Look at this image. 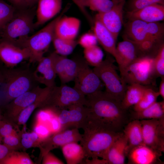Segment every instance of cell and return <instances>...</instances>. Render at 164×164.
<instances>
[{
  "label": "cell",
  "mask_w": 164,
  "mask_h": 164,
  "mask_svg": "<svg viewBox=\"0 0 164 164\" xmlns=\"http://www.w3.org/2000/svg\"><path fill=\"white\" fill-rule=\"evenodd\" d=\"M89 115L98 124L109 130L123 132L129 115L121 103L101 90L86 96Z\"/></svg>",
  "instance_id": "6da1fadb"
},
{
  "label": "cell",
  "mask_w": 164,
  "mask_h": 164,
  "mask_svg": "<svg viewBox=\"0 0 164 164\" xmlns=\"http://www.w3.org/2000/svg\"><path fill=\"white\" fill-rule=\"evenodd\" d=\"M84 130L80 144L85 152V159L101 158L105 160L112 144L123 134L104 128L97 123L88 114L82 128Z\"/></svg>",
  "instance_id": "7a4b0ae2"
},
{
  "label": "cell",
  "mask_w": 164,
  "mask_h": 164,
  "mask_svg": "<svg viewBox=\"0 0 164 164\" xmlns=\"http://www.w3.org/2000/svg\"><path fill=\"white\" fill-rule=\"evenodd\" d=\"M2 81L0 86V104L5 105L37 85L28 70L9 68L1 72Z\"/></svg>",
  "instance_id": "3957f363"
},
{
  "label": "cell",
  "mask_w": 164,
  "mask_h": 164,
  "mask_svg": "<svg viewBox=\"0 0 164 164\" xmlns=\"http://www.w3.org/2000/svg\"><path fill=\"white\" fill-rule=\"evenodd\" d=\"M35 13L30 8L17 10L2 31V40L23 48L24 44L35 28Z\"/></svg>",
  "instance_id": "277c9868"
},
{
  "label": "cell",
  "mask_w": 164,
  "mask_h": 164,
  "mask_svg": "<svg viewBox=\"0 0 164 164\" xmlns=\"http://www.w3.org/2000/svg\"><path fill=\"white\" fill-rule=\"evenodd\" d=\"M68 9V7L65 9L59 15L36 33L29 36L26 41L23 47L27 48L30 52V56L29 60L30 63L38 62L44 56L52 42L57 22Z\"/></svg>",
  "instance_id": "5b68a950"
},
{
  "label": "cell",
  "mask_w": 164,
  "mask_h": 164,
  "mask_svg": "<svg viewBox=\"0 0 164 164\" xmlns=\"http://www.w3.org/2000/svg\"><path fill=\"white\" fill-rule=\"evenodd\" d=\"M93 70L104 84L105 92L121 103L127 85L119 76L112 61L106 59Z\"/></svg>",
  "instance_id": "8992f818"
},
{
  "label": "cell",
  "mask_w": 164,
  "mask_h": 164,
  "mask_svg": "<svg viewBox=\"0 0 164 164\" xmlns=\"http://www.w3.org/2000/svg\"><path fill=\"white\" fill-rule=\"evenodd\" d=\"M154 58L147 56L137 58L128 67L121 77L127 85L136 83L149 86L155 84L157 76Z\"/></svg>",
  "instance_id": "52a82bcc"
},
{
  "label": "cell",
  "mask_w": 164,
  "mask_h": 164,
  "mask_svg": "<svg viewBox=\"0 0 164 164\" xmlns=\"http://www.w3.org/2000/svg\"><path fill=\"white\" fill-rule=\"evenodd\" d=\"M77 104L86 106V96L74 87L69 86L66 84H61L60 86L55 85L52 88L47 107L58 109H67Z\"/></svg>",
  "instance_id": "ba28073f"
},
{
  "label": "cell",
  "mask_w": 164,
  "mask_h": 164,
  "mask_svg": "<svg viewBox=\"0 0 164 164\" xmlns=\"http://www.w3.org/2000/svg\"><path fill=\"white\" fill-rule=\"evenodd\" d=\"M73 80V87L86 96L101 90V81L85 60H79L78 70Z\"/></svg>",
  "instance_id": "9c48e42d"
},
{
  "label": "cell",
  "mask_w": 164,
  "mask_h": 164,
  "mask_svg": "<svg viewBox=\"0 0 164 164\" xmlns=\"http://www.w3.org/2000/svg\"><path fill=\"white\" fill-rule=\"evenodd\" d=\"M144 144L161 153L164 152V117L140 120Z\"/></svg>",
  "instance_id": "30bf717a"
},
{
  "label": "cell",
  "mask_w": 164,
  "mask_h": 164,
  "mask_svg": "<svg viewBox=\"0 0 164 164\" xmlns=\"http://www.w3.org/2000/svg\"><path fill=\"white\" fill-rule=\"evenodd\" d=\"M88 108L81 104L73 105L67 109H57L56 117L63 130L69 128H82L87 119Z\"/></svg>",
  "instance_id": "8fae6325"
},
{
  "label": "cell",
  "mask_w": 164,
  "mask_h": 164,
  "mask_svg": "<svg viewBox=\"0 0 164 164\" xmlns=\"http://www.w3.org/2000/svg\"><path fill=\"white\" fill-rule=\"evenodd\" d=\"M43 89L37 85L5 105V115L6 119L5 120L10 123L17 122L19 114L34 101Z\"/></svg>",
  "instance_id": "7c38bea8"
},
{
  "label": "cell",
  "mask_w": 164,
  "mask_h": 164,
  "mask_svg": "<svg viewBox=\"0 0 164 164\" xmlns=\"http://www.w3.org/2000/svg\"><path fill=\"white\" fill-rule=\"evenodd\" d=\"M83 134L76 128L67 129L51 135L42 142L39 148L40 151L41 159L45 154L52 150L71 142H80Z\"/></svg>",
  "instance_id": "4fadbf2b"
},
{
  "label": "cell",
  "mask_w": 164,
  "mask_h": 164,
  "mask_svg": "<svg viewBox=\"0 0 164 164\" xmlns=\"http://www.w3.org/2000/svg\"><path fill=\"white\" fill-rule=\"evenodd\" d=\"M125 2L114 4L109 11L97 13L95 19L100 22L117 40L123 24V9Z\"/></svg>",
  "instance_id": "5bb4252c"
},
{
  "label": "cell",
  "mask_w": 164,
  "mask_h": 164,
  "mask_svg": "<svg viewBox=\"0 0 164 164\" xmlns=\"http://www.w3.org/2000/svg\"><path fill=\"white\" fill-rule=\"evenodd\" d=\"M30 56V52L26 48L5 41H0V60L8 68H14L24 60H29Z\"/></svg>",
  "instance_id": "9a60e30c"
},
{
  "label": "cell",
  "mask_w": 164,
  "mask_h": 164,
  "mask_svg": "<svg viewBox=\"0 0 164 164\" xmlns=\"http://www.w3.org/2000/svg\"><path fill=\"white\" fill-rule=\"evenodd\" d=\"M162 155V153L143 144L132 149L127 156L128 164H156L163 163L160 159Z\"/></svg>",
  "instance_id": "2e32d148"
},
{
  "label": "cell",
  "mask_w": 164,
  "mask_h": 164,
  "mask_svg": "<svg viewBox=\"0 0 164 164\" xmlns=\"http://www.w3.org/2000/svg\"><path fill=\"white\" fill-rule=\"evenodd\" d=\"M38 63V66L33 72L35 80L46 87H54L56 74L53 65V53L47 56H43Z\"/></svg>",
  "instance_id": "e0dca14e"
},
{
  "label": "cell",
  "mask_w": 164,
  "mask_h": 164,
  "mask_svg": "<svg viewBox=\"0 0 164 164\" xmlns=\"http://www.w3.org/2000/svg\"><path fill=\"white\" fill-rule=\"evenodd\" d=\"M138 57L136 48L132 42L126 39L118 43L115 58L118 64L121 77L128 67Z\"/></svg>",
  "instance_id": "ac0fdd59"
},
{
  "label": "cell",
  "mask_w": 164,
  "mask_h": 164,
  "mask_svg": "<svg viewBox=\"0 0 164 164\" xmlns=\"http://www.w3.org/2000/svg\"><path fill=\"white\" fill-rule=\"evenodd\" d=\"M35 28L41 26L54 18L60 11L62 0H39L37 3Z\"/></svg>",
  "instance_id": "d6986e66"
},
{
  "label": "cell",
  "mask_w": 164,
  "mask_h": 164,
  "mask_svg": "<svg viewBox=\"0 0 164 164\" xmlns=\"http://www.w3.org/2000/svg\"><path fill=\"white\" fill-rule=\"evenodd\" d=\"M129 20L137 19L147 23L160 22L164 19V5L154 4L142 9L127 12Z\"/></svg>",
  "instance_id": "ffe728a7"
},
{
  "label": "cell",
  "mask_w": 164,
  "mask_h": 164,
  "mask_svg": "<svg viewBox=\"0 0 164 164\" xmlns=\"http://www.w3.org/2000/svg\"><path fill=\"white\" fill-rule=\"evenodd\" d=\"M80 26V21L73 17L62 16L57 22L55 27V34L63 39H75Z\"/></svg>",
  "instance_id": "44dd1931"
},
{
  "label": "cell",
  "mask_w": 164,
  "mask_h": 164,
  "mask_svg": "<svg viewBox=\"0 0 164 164\" xmlns=\"http://www.w3.org/2000/svg\"><path fill=\"white\" fill-rule=\"evenodd\" d=\"M94 33L97 42L104 50L115 58L116 40L111 33L100 22L96 19L94 22Z\"/></svg>",
  "instance_id": "7402d4cb"
},
{
  "label": "cell",
  "mask_w": 164,
  "mask_h": 164,
  "mask_svg": "<svg viewBox=\"0 0 164 164\" xmlns=\"http://www.w3.org/2000/svg\"><path fill=\"white\" fill-rule=\"evenodd\" d=\"M128 153L127 142L123 133L109 148L105 160L108 164H124Z\"/></svg>",
  "instance_id": "603a6c76"
},
{
  "label": "cell",
  "mask_w": 164,
  "mask_h": 164,
  "mask_svg": "<svg viewBox=\"0 0 164 164\" xmlns=\"http://www.w3.org/2000/svg\"><path fill=\"white\" fill-rule=\"evenodd\" d=\"M53 87H46L43 88V91L34 101L21 112L17 120L18 125H25L36 109L48 106Z\"/></svg>",
  "instance_id": "cb8c5ba5"
},
{
  "label": "cell",
  "mask_w": 164,
  "mask_h": 164,
  "mask_svg": "<svg viewBox=\"0 0 164 164\" xmlns=\"http://www.w3.org/2000/svg\"><path fill=\"white\" fill-rule=\"evenodd\" d=\"M147 23L139 19L129 20L125 26L124 39L138 43L146 39Z\"/></svg>",
  "instance_id": "d4e9b609"
},
{
  "label": "cell",
  "mask_w": 164,
  "mask_h": 164,
  "mask_svg": "<svg viewBox=\"0 0 164 164\" xmlns=\"http://www.w3.org/2000/svg\"><path fill=\"white\" fill-rule=\"evenodd\" d=\"M123 132L127 140L128 153L133 147L145 144L140 120L134 119L129 122L124 127Z\"/></svg>",
  "instance_id": "484cf974"
},
{
  "label": "cell",
  "mask_w": 164,
  "mask_h": 164,
  "mask_svg": "<svg viewBox=\"0 0 164 164\" xmlns=\"http://www.w3.org/2000/svg\"><path fill=\"white\" fill-rule=\"evenodd\" d=\"M149 86L136 83L127 85L121 102L122 107L127 110L137 104L142 98L146 89Z\"/></svg>",
  "instance_id": "4316f807"
},
{
  "label": "cell",
  "mask_w": 164,
  "mask_h": 164,
  "mask_svg": "<svg viewBox=\"0 0 164 164\" xmlns=\"http://www.w3.org/2000/svg\"><path fill=\"white\" fill-rule=\"evenodd\" d=\"M61 148L67 164H82L85 159L84 149L77 142H70Z\"/></svg>",
  "instance_id": "83f0119b"
},
{
  "label": "cell",
  "mask_w": 164,
  "mask_h": 164,
  "mask_svg": "<svg viewBox=\"0 0 164 164\" xmlns=\"http://www.w3.org/2000/svg\"><path fill=\"white\" fill-rule=\"evenodd\" d=\"M163 40L147 38L138 43H134L138 57H149L154 58L164 44Z\"/></svg>",
  "instance_id": "f1b7e54d"
},
{
  "label": "cell",
  "mask_w": 164,
  "mask_h": 164,
  "mask_svg": "<svg viewBox=\"0 0 164 164\" xmlns=\"http://www.w3.org/2000/svg\"><path fill=\"white\" fill-rule=\"evenodd\" d=\"M133 120H139L159 118L164 117V101H156L148 107L138 111H134L131 114Z\"/></svg>",
  "instance_id": "f546056e"
},
{
  "label": "cell",
  "mask_w": 164,
  "mask_h": 164,
  "mask_svg": "<svg viewBox=\"0 0 164 164\" xmlns=\"http://www.w3.org/2000/svg\"><path fill=\"white\" fill-rule=\"evenodd\" d=\"M52 42L57 54L66 56L70 54L78 44L75 39H68L59 37L54 35Z\"/></svg>",
  "instance_id": "4dcf8cb0"
},
{
  "label": "cell",
  "mask_w": 164,
  "mask_h": 164,
  "mask_svg": "<svg viewBox=\"0 0 164 164\" xmlns=\"http://www.w3.org/2000/svg\"><path fill=\"white\" fill-rule=\"evenodd\" d=\"M79 63V60H73L65 57L63 73L60 80L61 84H66L74 80L78 70Z\"/></svg>",
  "instance_id": "1f68e13d"
},
{
  "label": "cell",
  "mask_w": 164,
  "mask_h": 164,
  "mask_svg": "<svg viewBox=\"0 0 164 164\" xmlns=\"http://www.w3.org/2000/svg\"><path fill=\"white\" fill-rule=\"evenodd\" d=\"M84 54L87 63L94 67L99 65L103 60V52L97 45L84 49Z\"/></svg>",
  "instance_id": "d6a6232c"
},
{
  "label": "cell",
  "mask_w": 164,
  "mask_h": 164,
  "mask_svg": "<svg viewBox=\"0 0 164 164\" xmlns=\"http://www.w3.org/2000/svg\"><path fill=\"white\" fill-rule=\"evenodd\" d=\"M159 95L158 91H155L149 87H148L139 101L133 106L134 111H138L148 107L156 101Z\"/></svg>",
  "instance_id": "836d02e7"
},
{
  "label": "cell",
  "mask_w": 164,
  "mask_h": 164,
  "mask_svg": "<svg viewBox=\"0 0 164 164\" xmlns=\"http://www.w3.org/2000/svg\"><path fill=\"white\" fill-rule=\"evenodd\" d=\"M29 155L25 152L11 151L1 164H33Z\"/></svg>",
  "instance_id": "e575fe53"
},
{
  "label": "cell",
  "mask_w": 164,
  "mask_h": 164,
  "mask_svg": "<svg viewBox=\"0 0 164 164\" xmlns=\"http://www.w3.org/2000/svg\"><path fill=\"white\" fill-rule=\"evenodd\" d=\"M16 10L12 5L0 0V31L12 19Z\"/></svg>",
  "instance_id": "d590c367"
},
{
  "label": "cell",
  "mask_w": 164,
  "mask_h": 164,
  "mask_svg": "<svg viewBox=\"0 0 164 164\" xmlns=\"http://www.w3.org/2000/svg\"><path fill=\"white\" fill-rule=\"evenodd\" d=\"M20 134L22 148L26 149L32 147H39L42 142L37 135L33 131L23 132Z\"/></svg>",
  "instance_id": "8d00e7d4"
},
{
  "label": "cell",
  "mask_w": 164,
  "mask_h": 164,
  "mask_svg": "<svg viewBox=\"0 0 164 164\" xmlns=\"http://www.w3.org/2000/svg\"><path fill=\"white\" fill-rule=\"evenodd\" d=\"M147 37L155 39L163 40L164 27L159 22L148 23L147 26Z\"/></svg>",
  "instance_id": "74e56055"
},
{
  "label": "cell",
  "mask_w": 164,
  "mask_h": 164,
  "mask_svg": "<svg viewBox=\"0 0 164 164\" xmlns=\"http://www.w3.org/2000/svg\"><path fill=\"white\" fill-rule=\"evenodd\" d=\"M56 115V109L47 107L41 108L36 116V122L48 125L51 120Z\"/></svg>",
  "instance_id": "f35d334b"
},
{
  "label": "cell",
  "mask_w": 164,
  "mask_h": 164,
  "mask_svg": "<svg viewBox=\"0 0 164 164\" xmlns=\"http://www.w3.org/2000/svg\"><path fill=\"white\" fill-rule=\"evenodd\" d=\"M155 71L157 77H164V44L154 58Z\"/></svg>",
  "instance_id": "ab89813d"
},
{
  "label": "cell",
  "mask_w": 164,
  "mask_h": 164,
  "mask_svg": "<svg viewBox=\"0 0 164 164\" xmlns=\"http://www.w3.org/2000/svg\"><path fill=\"white\" fill-rule=\"evenodd\" d=\"M3 144L11 151L22 148L20 134L17 132L3 137Z\"/></svg>",
  "instance_id": "60d3db41"
},
{
  "label": "cell",
  "mask_w": 164,
  "mask_h": 164,
  "mask_svg": "<svg viewBox=\"0 0 164 164\" xmlns=\"http://www.w3.org/2000/svg\"><path fill=\"white\" fill-rule=\"evenodd\" d=\"M128 11L137 10L154 4L164 5V0H130Z\"/></svg>",
  "instance_id": "b9f144b4"
},
{
  "label": "cell",
  "mask_w": 164,
  "mask_h": 164,
  "mask_svg": "<svg viewBox=\"0 0 164 164\" xmlns=\"http://www.w3.org/2000/svg\"><path fill=\"white\" fill-rule=\"evenodd\" d=\"M78 41L79 44L84 49L97 45L98 42L94 33H86L81 36Z\"/></svg>",
  "instance_id": "7bdbcfd3"
},
{
  "label": "cell",
  "mask_w": 164,
  "mask_h": 164,
  "mask_svg": "<svg viewBox=\"0 0 164 164\" xmlns=\"http://www.w3.org/2000/svg\"><path fill=\"white\" fill-rule=\"evenodd\" d=\"M33 128L42 142L52 135L48 125L45 124L36 122Z\"/></svg>",
  "instance_id": "ee69618b"
},
{
  "label": "cell",
  "mask_w": 164,
  "mask_h": 164,
  "mask_svg": "<svg viewBox=\"0 0 164 164\" xmlns=\"http://www.w3.org/2000/svg\"><path fill=\"white\" fill-rule=\"evenodd\" d=\"M15 133L11 123L5 120L0 121V135L2 137Z\"/></svg>",
  "instance_id": "f6af8a7d"
},
{
  "label": "cell",
  "mask_w": 164,
  "mask_h": 164,
  "mask_svg": "<svg viewBox=\"0 0 164 164\" xmlns=\"http://www.w3.org/2000/svg\"><path fill=\"white\" fill-rule=\"evenodd\" d=\"M42 164H63L64 162L53 153L48 152L42 157Z\"/></svg>",
  "instance_id": "bcb514c9"
},
{
  "label": "cell",
  "mask_w": 164,
  "mask_h": 164,
  "mask_svg": "<svg viewBox=\"0 0 164 164\" xmlns=\"http://www.w3.org/2000/svg\"><path fill=\"white\" fill-rule=\"evenodd\" d=\"M47 125L52 135L63 130L62 126L56 117V115L52 118Z\"/></svg>",
  "instance_id": "7dc6e473"
},
{
  "label": "cell",
  "mask_w": 164,
  "mask_h": 164,
  "mask_svg": "<svg viewBox=\"0 0 164 164\" xmlns=\"http://www.w3.org/2000/svg\"><path fill=\"white\" fill-rule=\"evenodd\" d=\"M16 9L20 10L29 8L28 0H6Z\"/></svg>",
  "instance_id": "c3c4849f"
},
{
  "label": "cell",
  "mask_w": 164,
  "mask_h": 164,
  "mask_svg": "<svg viewBox=\"0 0 164 164\" xmlns=\"http://www.w3.org/2000/svg\"><path fill=\"white\" fill-rule=\"evenodd\" d=\"M11 151L4 144H0V164Z\"/></svg>",
  "instance_id": "681fc988"
},
{
  "label": "cell",
  "mask_w": 164,
  "mask_h": 164,
  "mask_svg": "<svg viewBox=\"0 0 164 164\" xmlns=\"http://www.w3.org/2000/svg\"><path fill=\"white\" fill-rule=\"evenodd\" d=\"M161 78V80L160 84L159 92V95H160L162 98L164 99V77Z\"/></svg>",
  "instance_id": "f907efd6"
},
{
  "label": "cell",
  "mask_w": 164,
  "mask_h": 164,
  "mask_svg": "<svg viewBox=\"0 0 164 164\" xmlns=\"http://www.w3.org/2000/svg\"><path fill=\"white\" fill-rule=\"evenodd\" d=\"M39 0H28V5L29 8L32 7L37 3Z\"/></svg>",
  "instance_id": "816d5d0a"
},
{
  "label": "cell",
  "mask_w": 164,
  "mask_h": 164,
  "mask_svg": "<svg viewBox=\"0 0 164 164\" xmlns=\"http://www.w3.org/2000/svg\"><path fill=\"white\" fill-rule=\"evenodd\" d=\"M114 4H116L123 2H125L126 0H111Z\"/></svg>",
  "instance_id": "f5cc1de1"
},
{
  "label": "cell",
  "mask_w": 164,
  "mask_h": 164,
  "mask_svg": "<svg viewBox=\"0 0 164 164\" xmlns=\"http://www.w3.org/2000/svg\"><path fill=\"white\" fill-rule=\"evenodd\" d=\"M2 75L1 73V72H0V86L2 82Z\"/></svg>",
  "instance_id": "db71d44e"
},
{
  "label": "cell",
  "mask_w": 164,
  "mask_h": 164,
  "mask_svg": "<svg viewBox=\"0 0 164 164\" xmlns=\"http://www.w3.org/2000/svg\"><path fill=\"white\" fill-rule=\"evenodd\" d=\"M2 137L0 135V144L2 140Z\"/></svg>",
  "instance_id": "11a10c76"
},
{
  "label": "cell",
  "mask_w": 164,
  "mask_h": 164,
  "mask_svg": "<svg viewBox=\"0 0 164 164\" xmlns=\"http://www.w3.org/2000/svg\"><path fill=\"white\" fill-rule=\"evenodd\" d=\"M1 120V114H0V121Z\"/></svg>",
  "instance_id": "9f6ffc18"
}]
</instances>
